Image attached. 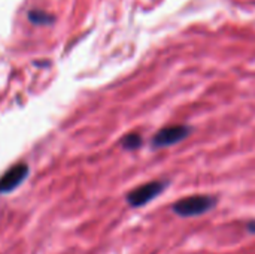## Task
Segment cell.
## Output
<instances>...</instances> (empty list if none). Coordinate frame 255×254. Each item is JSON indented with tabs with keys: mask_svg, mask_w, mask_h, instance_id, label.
<instances>
[{
	"mask_svg": "<svg viewBox=\"0 0 255 254\" xmlns=\"http://www.w3.org/2000/svg\"><path fill=\"white\" fill-rule=\"evenodd\" d=\"M217 198L211 195H193L182 198L172 205V211L179 217H199L217 207Z\"/></svg>",
	"mask_w": 255,
	"mask_h": 254,
	"instance_id": "1",
	"label": "cell"
},
{
	"mask_svg": "<svg viewBox=\"0 0 255 254\" xmlns=\"http://www.w3.org/2000/svg\"><path fill=\"white\" fill-rule=\"evenodd\" d=\"M169 181L167 180H155V181H149L145 183L133 190H130L126 196V202L131 207V208H140L145 207L148 202L154 201L155 198H158L167 187H169Z\"/></svg>",
	"mask_w": 255,
	"mask_h": 254,
	"instance_id": "2",
	"label": "cell"
},
{
	"mask_svg": "<svg viewBox=\"0 0 255 254\" xmlns=\"http://www.w3.org/2000/svg\"><path fill=\"white\" fill-rule=\"evenodd\" d=\"M191 133V127L187 124H175V126H166L160 129L151 139L152 148H166L176 145L187 139Z\"/></svg>",
	"mask_w": 255,
	"mask_h": 254,
	"instance_id": "3",
	"label": "cell"
},
{
	"mask_svg": "<svg viewBox=\"0 0 255 254\" xmlns=\"http://www.w3.org/2000/svg\"><path fill=\"white\" fill-rule=\"evenodd\" d=\"M27 177H28V165L27 163H16V165L10 166L0 177V195L10 193L12 190L19 187Z\"/></svg>",
	"mask_w": 255,
	"mask_h": 254,
	"instance_id": "4",
	"label": "cell"
},
{
	"mask_svg": "<svg viewBox=\"0 0 255 254\" xmlns=\"http://www.w3.org/2000/svg\"><path fill=\"white\" fill-rule=\"evenodd\" d=\"M143 144V139L139 133L136 132H131L128 135H126L123 139H121V147L127 151H134V150H139Z\"/></svg>",
	"mask_w": 255,
	"mask_h": 254,
	"instance_id": "5",
	"label": "cell"
},
{
	"mask_svg": "<svg viewBox=\"0 0 255 254\" xmlns=\"http://www.w3.org/2000/svg\"><path fill=\"white\" fill-rule=\"evenodd\" d=\"M245 228H247V231H248L250 234L255 235V220H250V222H247Z\"/></svg>",
	"mask_w": 255,
	"mask_h": 254,
	"instance_id": "6",
	"label": "cell"
}]
</instances>
